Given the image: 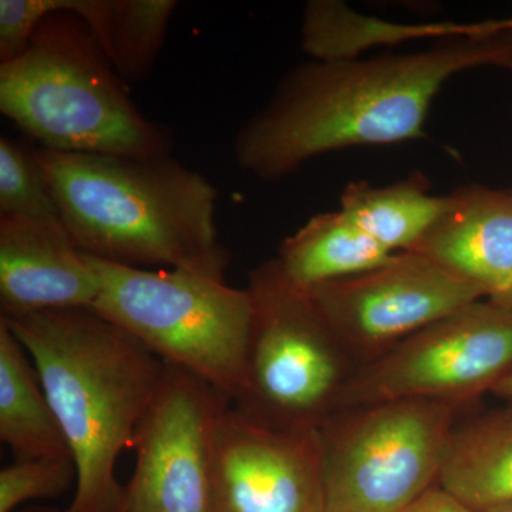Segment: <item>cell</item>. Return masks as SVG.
Returning <instances> with one entry per match:
<instances>
[{
	"instance_id": "6da1fadb",
	"label": "cell",
	"mask_w": 512,
	"mask_h": 512,
	"mask_svg": "<svg viewBox=\"0 0 512 512\" xmlns=\"http://www.w3.org/2000/svg\"><path fill=\"white\" fill-rule=\"evenodd\" d=\"M501 45L503 35L298 64L239 128L235 161L256 180L276 183L335 151L416 140L444 84L467 70L497 66Z\"/></svg>"
},
{
	"instance_id": "7a4b0ae2",
	"label": "cell",
	"mask_w": 512,
	"mask_h": 512,
	"mask_svg": "<svg viewBox=\"0 0 512 512\" xmlns=\"http://www.w3.org/2000/svg\"><path fill=\"white\" fill-rule=\"evenodd\" d=\"M64 227L84 254L111 264L185 269L224 279L218 191L198 171L158 156L37 148Z\"/></svg>"
},
{
	"instance_id": "3957f363",
	"label": "cell",
	"mask_w": 512,
	"mask_h": 512,
	"mask_svg": "<svg viewBox=\"0 0 512 512\" xmlns=\"http://www.w3.org/2000/svg\"><path fill=\"white\" fill-rule=\"evenodd\" d=\"M0 320L35 363L77 466L72 503L59 512H116L117 460L157 396L165 362L92 309Z\"/></svg>"
},
{
	"instance_id": "277c9868",
	"label": "cell",
	"mask_w": 512,
	"mask_h": 512,
	"mask_svg": "<svg viewBox=\"0 0 512 512\" xmlns=\"http://www.w3.org/2000/svg\"><path fill=\"white\" fill-rule=\"evenodd\" d=\"M0 111L46 150L109 156L170 150L167 133L138 110L86 23L67 10L47 16L25 52L0 64Z\"/></svg>"
},
{
	"instance_id": "5b68a950",
	"label": "cell",
	"mask_w": 512,
	"mask_h": 512,
	"mask_svg": "<svg viewBox=\"0 0 512 512\" xmlns=\"http://www.w3.org/2000/svg\"><path fill=\"white\" fill-rule=\"evenodd\" d=\"M90 258L101 282L93 312L163 362L207 380L232 404L244 396L254 319L247 288L185 269L134 268Z\"/></svg>"
},
{
	"instance_id": "8992f818",
	"label": "cell",
	"mask_w": 512,
	"mask_h": 512,
	"mask_svg": "<svg viewBox=\"0 0 512 512\" xmlns=\"http://www.w3.org/2000/svg\"><path fill=\"white\" fill-rule=\"evenodd\" d=\"M247 289L254 306L247 389L232 407L271 429H319L356 363L309 289L291 281L275 258L249 272Z\"/></svg>"
},
{
	"instance_id": "52a82bcc",
	"label": "cell",
	"mask_w": 512,
	"mask_h": 512,
	"mask_svg": "<svg viewBox=\"0 0 512 512\" xmlns=\"http://www.w3.org/2000/svg\"><path fill=\"white\" fill-rule=\"evenodd\" d=\"M458 406L390 400L319 427L326 512H404L436 487Z\"/></svg>"
},
{
	"instance_id": "ba28073f",
	"label": "cell",
	"mask_w": 512,
	"mask_h": 512,
	"mask_svg": "<svg viewBox=\"0 0 512 512\" xmlns=\"http://www.w3.org/2000/svg\"><path fill=\"white\" fill-rule=\"evenodd\" d=\"M512 372V309L470 303L357 367L336 410L390 400L460 406Z\"/></svg>"
},
{
	"instance_id": "9c48e42d",
	"label": "cell",
	"mask_w": 512,
	"mask_h": 512,
	"mask_svg": "<svg viewBox=\"0 0 512 512\" xmlns=\"http://www.w3.org/2000/svg\"><path fill=\"white\" fill-rule=\"evenodd\" d=\"M231 407L207 380L165 363L134 433L136 468L116 512H215L218 439Z\"/></svg>"
},
{
	"instance_id": "30bf717a",
	"label": "cell",
	"mask_w": 512,
	"mask_h": 512,
	"mask_svg": "<svg viewBox=\"0 0 512 512\" xmlns=\"http://www.w3.org/2000/svg\"><path fill=\"white\" fill-rule=\"evenodd\" d=\"M309 292L357 367L470 303L484 301L414 252H397L370 271Z\"/></svg>"
},
{
	"instance_id": "8fae6325",
	"label": "cell",
	"mask_w": 512,
	"mask_h": 512,
	"mask_svg": "<svg viewBox=\"0 0 512 512\" xmlns=\"http://www.w3.org/2000/svg\"><path fill=\"white\" fill-rule=\"evenodd\" d=\"M215 512H326L319 429L278 430L229 409L215 466Z\"/></svg>"
},
{
	"instance_id": "7c38bea8",
	"label": "cell",
	"mask_w": 512,
	"mask_h": 512,
	"mask_svg": "<svg viewBox=\"0 0 512 512\" xmlns=\"http://www.w3.org/2000/svg\"><path fill=\"white\" fill-rule=\"evenodd\" d=\"M100 288L92 258L63 221L0 215V319L90 309Z\"/></svg>"
},
{
	"instance_id": "4fadbf2b",
	"label": "cell",
	"mask_w": 512,
	"mask_h": 512,
	"mask_svg": "<svg viewBox=\"0 0 512 512\" xmlns=\"http://www.w3.org/2000/svg\"><path fill=\"white\" fill-rule=\"evenodd\" d=\"M448 195L443 217L409 252L512 309V191L468 185Z\"/></svg>"
},
{
	"instance_id": "5bb4252c",
	"label": "cell",
	"mask_w": 512,
	"mask_h": 512,
	"mask_svg": "<svg viewBox=\"0 0 512 512\" xmlns=\"http://www.w3.org/2000/svg\"><path fill=\"white\" fill-rule=\"evenodd\" d=\"M0 440L15 461L72 456L29 353L0 320Z\"/></svg>"
},
{
	"instance_id": "9a60e30c",
	"label": "cell",
	"mask_w": 512,
	"mask_h": 512,
	"mask_svg": "<svg viewBox=\"0 0 512 512\" xmlns=\"http://www.w3.org/2000/svg\"><path fill=\"white\" fill-rule=\"evenodd\" d=\"M437 485L477 512L512 500V406L454 426Z\"/></svg>"
},
{
	"instance_id": "2e32d148",
	"label": "cell",
	"mask_w": 512,
	"mask_h": 512,
	"mask_svg": "<svg viewBox=\"0 0 512 512\" xmlns=\"http://www.w3.org/2000/svg\"><path fill=\"white\" fill-rule=\"evenodd\" d=\"M177 0H66L86 23L124 83L150 77L167 37Z\"/></svg>"
},
{
	"instance_id": "e0dca14e",
	"label": "cell",
	"mask_w": 512,
	"mask_h": 512,
	"mask_svg": "<svg viewBox=\"0 0 512 512\" xmlns=\"http://www.w3.org/2000/svg\"><path fill=\"white\" fill-rule=\"evenodd\" d=\"M392 255L336 210L309 218L281 242L275 259L291 281L311 289L363 274Z\"/></svg>"
},
{
	"instance_id": "ac0fdd59",
	"label": "cell",
	"mask_w": 512,
	"mask_h": 512,
	"mask_svg": "<svg viewBox=\"0 0 512 512\" xmlns=\"http://www.w3.org/2000/svg\"><path fill=\"white\" fill-rule=\"evenodd\" d=\"M450 195H433L426 175L413 173L390 185L350 183L340 195L339 210L357 228L389 249L409 252L443 217Z\"/></svg>"
},
{
	"instance_id": "d6986e66",
	"label": "cell",
	"mask_w": 512,
	"mask_h": 512,
	"mask_svg": "<svg viewBox=\"0 0 512 512\" xmlns=\"http://www.w3.org/2000/svg\"><path fill=\"white\" fill-rule=\"evenodd\" d=\"M0 215L62 221L36 150L8 137L0 138Z\"/></svg>"
},
{
	"instance_id": "ffe728a7",
	"label": "cell",
	"mask_w": 512,
	"mask_h": 512,
	"mask_svg": "<svg viewBox=\"0 0 512 512\" xmlns=\"http://www.w3.org/2000/svg\"><path fill=\"white\" fill-rule=\"evenodd\" d=\"M73 456L13 461L0 471V512H13L35 500H49L76 488Z\"/></svg>"
},
{
	"instance_id": "44dd1931",
	"label": "cell",
	"mask_w": 512,
	"mask_h": 512,
	"mask_svg": "<svg viewBox=\"0 0 512 512\" xmlns=\"http://www.w3.org/2000/svg\"><path fill=\"white\" fill-rule=\"evenodd\" d=\"M62 10V0H0V64L18 59L40 23Z\"/></svg>"
},
{
	"instance_id": "7402d4cb",
	"label": "cell",
	"mask_w": 512,
	"mask_h": 512,
	"mask_svg": "<svg viewBox=\"0 0 512 512\" xmlns=\"http://www.w3.org/2000/svg\"><path fill=\"white\" fill-rule=\"evenodd\" d=\"M404 512H477L458 500L453 494L447 493L444 488H430L419 500L410 505Z\"/></svg>"
},
{
	"instance_id": "603a6c76",
	"label": "cell",
	"mask_w": 512,
	"mask_h": 512,
	"mask_svg": "<svg viewBox=\"0 0 512 512\" xmlns=\"http://www.w3.org/2000/svg\"><path fill=\"white\" fill-rule=\"evenodd\" d=\"M480 32L485 39L512 33V16L511 18L481 20Z\"/></svg>"
},
{
	"instance_id": "cb8c5ba5",
	"label": "cell",
	"mask_w": 512,
	"mask_h": 512,
	"mask_svg": "<svg viewBox=\"0 0 512 512\" xmlns=\"http://www.w3.org/2000/svg\"><path fill=\"white\" fill-rule=\"evenodd\" d=\"M497 67H504L512 72V33L503 35V46H501Z\"/></svg>"
},
{
	"instance_id": "d4e9b609",
	"label": "cell",
	"mask_w": 512,
	"mask_h": 512,
	"mask_svg": "<svg viewBox=\"0 0 512 512\" xmlns=\"http://www.w3.org/2000/svg\"><path fill=\"white\" fill-rule=\"evenodd\" d=\"M493 393L512 400V372L494 387Z\"/></svg>"
},
{
	"instance_id": "484cf974",
	"label": "cell",
	"mask_w": 512,
	"mask_h": 512,
	"mask_svg": "<svg viewBox=\"0 0 512 512\" xmlns=\"http://www.w3.org/2000/svg\"><path fill=\"white\" fill-rule=\"evenodd\" d=\"M481 512H512V500L505 501V503H501L498 505H494V507L487 508V510Z\"/></svg>"
},
{
	"instance_id": "4316f807",
	"label": "cell",
	"mask_w": 512,
	"mask_h": 512,
	"mask_svg": "<svg viewBox=\"0 0 512 512\" xmlns=\"http://www.w3.org/2000/svg\"><path fill=\"white\" fill-rule=\"evenodd\" d=\"M22 512H59V511L52 510V508H37V507H33V508H29V510H25V511H22Z\"/></svg>"
},
{
	"instance_id": "83f0119b",
	"label": "cell",
	"mask_w": 512,
	"mask_h": 512,
	"mask_svg": "<svg viewBox=\"0 0 512 512\" xmlns=\"http://www.w3.org/2000/svg\"><path fill=\"white\" fill-rule=\"evenodd\" d=\"M510 190L512 191V188H510Z\"/></svg>"
}]
</instances>
